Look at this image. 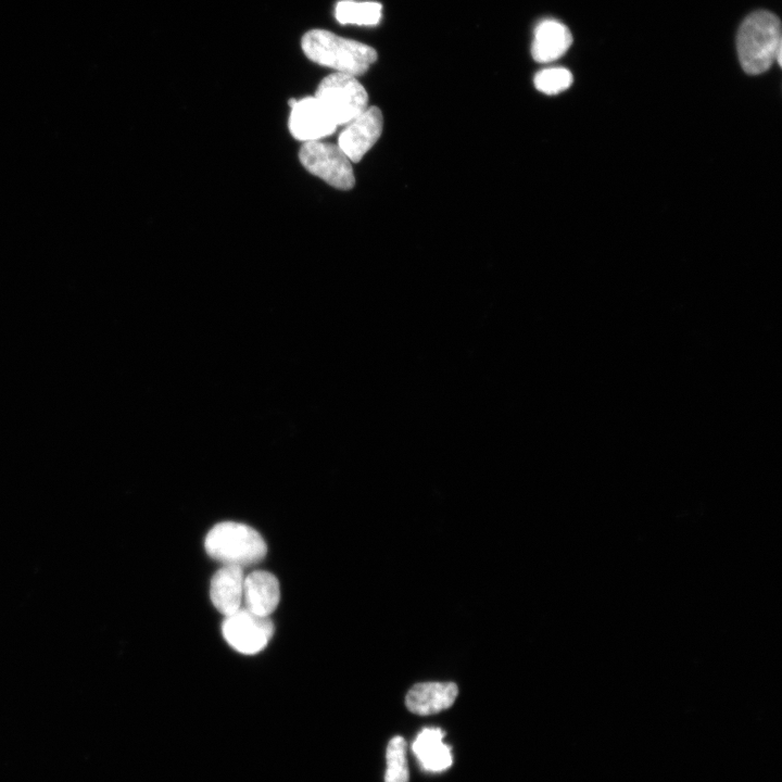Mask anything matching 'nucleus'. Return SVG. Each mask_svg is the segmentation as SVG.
Here are the masks:
<instances>
[{
	"label": "nucleus",
	"instance_id": "nucleus-1",
	"mask_svg": "<svg viewBox=\"0 0 782 782\" xmlns=\"http://www.w3.org/2000/svg\"><path fill=\"white\" fill-rule=\"evenodd\" d=\"M737 55L742 68L749 75H758L777 62L781 66V23L768 11L749 14L741 24L736 37Z\"/></svg>",
	"mask_w": 782,
	"mask_h": 782
},
{
	"label": "nucleus",
	"instance_id": "nucleus-2",
	"mask_svg": "<svg viewBox=\"0 0 782 782\" xmlns=\"http://www.w3.org/2000/svg\"><path fill=\"white\" fill-rule=\"evenodd\" d=\"M301 47L312 62L354 77L366 73L378 56L373 47L325 29L305 33Z\"/></svg>",
	"mask_w": 782,
	"mask_h": 782
},
{
	"label": "nucleus",
	"instance_id": "nucleus-3",
	"mask_svg": "<svg viewBox=\"0 0 782 782\" xmlns=\"http://www.w3.org/2000/svg\"><path fill=\"white\" fill-rule=\"evenodd\" d=\"M206 553L224 565L252 566L265 557L267 545L252 527L234 521L215 525L207 533Z\"/></svg>",
	"mask_w": 782,
	"mask_h": 782
},
{
	"label": "nucleus",
	"instance_id": "nucleus-4",
	"mask_svg": "<svg viewBox=\"0 0 782 782\" xmlns=\"http://www.w3.org/2000/svg\"><path fill=\"white\" fill-rule=\"evenodd\" d=\"M315 97L337 126L346 125L368 108V94L356 77L332 73L318 85Z\"/></svg>",
	"mask_w": 782,
	"mask_h": 782
},
{
	"label": "nucleus",
	"instance_id": "nucleus-5",
	"mask_svg": "<svg viewBox=\"0 0 782 782\" xmlns=\"http://www.w3.org/2000/svg\"><path fill=\"white\" fill-rule=\"evenodd\" d=\"M303 167L331 187L350 190L355 185L352 162L338 147L328 142H304L299 151Z\"/></svg>",
	"mask_w": 782,
	"mask_h": 782
},
{
	"label": "nucleus",
	"instance_id": "nucleus-6",
	"mask_svg": "<svg viewBox=\"0 0 782 782\" xmlns=\"http://www.w3.org/2000/svg\"><path fill=\"white\" fill-rule=\"evenodd\" d=\"M222 632L227 643L239 653L253 655L263 651L274 634L269 617L257 616L245 607L225 617Z\"/></svg>",
	"mask_w": 782,
	"mask_h": 782
},
{
	"label": "nucleus",
	"instance_id": "nucleus-7",
	"mask_svg": "<svg viewBox=\"0 0 782 782\" xmlns=\"http://www.w3.org/2000/svg\"><path fill=\"white\" fill-rule=\"evenodd\" d=\"M288 104L291 108L288 127L297 140L319 141L335 133L336 123L315 96L290 99Z\"/></svg>",
	"mask_w": 782,
	"mask_h": 782
},
{
	"label": "nucleus",
	"instance_id": "nucleus-8",
	"mask_svg": "<svg viewBox=\"0 0 782 782\" xmlns=\"http://www.w3.org/2000/svg\"><path fill=\"white\" fill-rule=\"evenodd\" d=\"M383 128V117L377 106H369L346 124L338 139V147L352 163L360 162L377 142Z\"/></svg>",
	"mask_w": 782,
	"mask_h": 782
},
{
	"label": "nucleus",
	"instance_id": "nucleus-9",
	"mask_svg": "<svg viewBox=\"0 0 782 782\" xmlns=\"http://www.w3.org/2000/svg\"><path fill=\"white\" fill-rule=\"evenodd\" d=\"M279 600V582L273 573L256 570L244 577L242 601L251 613L269 617L278 606Z\"/></svg>",
	"mask_w": 782,
	"mask_h": 782
},
{
	"label": "nucleus",
	"instance_id": "nucleus-10",
	"mask_svg": "<svg viewBox=\"0 0 782 782\" xmlns=\"http://www.w3.org/2000/svg\"><path fill=\"white\" fill-rule=\"evenodd\" d=\"M457 694V685L453 682L417 683L408 691L405 704L413 714L427 716L450 708Z\"/></svg>",
	"mask_w": 782,
	"mask_h": 782
},
{
	"label": "nucleus",
	"instance_id": "nucleus-11",
	"mask_svg": "<svg viewBox=\"0 0 782 782\" xmlns=\"http://www.w3.org/2000/svg\"><path fill=\"white\" fill-rule=\"evenodd\" d=\"M243 568L224 565L212 577L210 596L214 607L225 617L241 607L243 597Z\"/></svg>",
	"mask_w": 782,
	"mask_h": 782
},
{
	"label": "nucleus",
	"instance_id": "nucleus-12",
	"mask_svg": "<svg viewBox=\"0 0 782 782\" xmlns=\"http://www.w3.org/2000/svg\"><path fill=\"white\" fill-rule=\"evenodd\" d=\"M572 42L570 30L555 20L542 21L534 30L531 47L532 58L540 63L559 59Z\"/></svg>",
	"mask_w": 782,
	"mask_h": 782
},
{
	"label": "nucleus",
	"instance_id": "nucleus-13",
	"mask_svg": "<svg viewBox=\"0 0 782 782\" xmlns=\"http://www.w3.org/2000/svg\"><path fill=\"white\" fill-rule=\"evenodd\" d=\"M443 736L441 729L426 728L414 741L413 751L426 770L440 772L452 765L451 748L443 743Z\"/></svg>",
	"mask_w": 782,
	"mask_h": 782
},
{
	"label": "nucleus",
	"instance_id": "nucleus-14",
	"mask_svg": "<svg viewBox=\"0 0 782 782\" xmlns=\"http://www.w3.org/2000/svg\"><path fill=\"white\" fill-rule=\"evenodd\" d=\"M382 5L379 2L354 0L339 1L335 16L341 24L376 25L381 20Z\"/></svg>",
	"mask_w": 782,
	"mask_h": 782
},
{
	"label": "nucleus",
	"instance_id": "nucleus-15",
	"mask_svg": "<svg viewBox=\"0 0 782 782\" xmlns=\"http://www.w3.org/2000/svg\"><path fill=\"white\" fill-rule=\"evenodd\" d=\"M386 759L384 782H408L406 743L402 736H394L390 740L387 746Z\"/></svg>",
	"mask_w": 782,
	"mask_h": 782
},
{
	"label": "nucleus",
	"instance_id": "nucleus-16",
	"mask_svg": "<svg viewBox=\"0 0 782 782\" xmlns=\"http://www.w3.org/2000/svg\"><path fill=\"white\" fill-rule=\"evenodd\" d=\"M572 74L565 67H548L538 72L533 83L545 94H557L570 87Z\"/></svg>",
	"mask_w": 782,
	"mask_h": 782
}]
</instances>
